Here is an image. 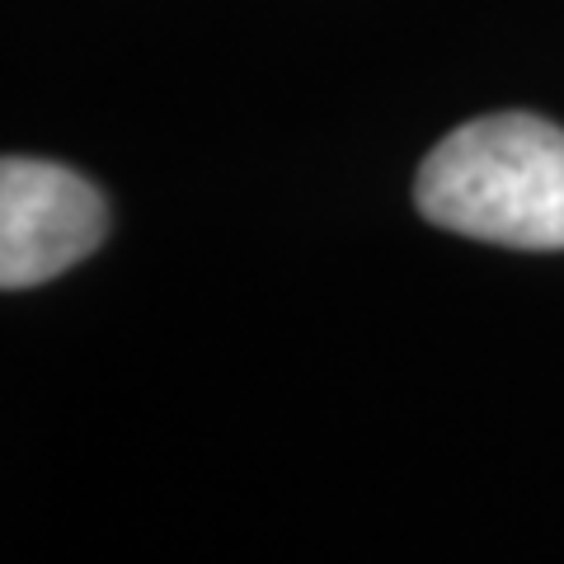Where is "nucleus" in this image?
Instances as JSON below:
<instances>
[{
  "label": "nucleus",
  "instance_id": "obj_2",
  "mask_svg": "<svg viewBox=\"0 0 564 564\" xmlns=\"http://www.w3.org/2000/svg\"><path fill=\"white\" fill-rule=\"evenodd\" d=\"M109 236L104 193L57 161L0 165V288L24 292L90 259Z\"/></svg>",
  "mask_w": 564,
  "mask_h": 564
},
{
  "label": "nucleus",
  "instance_id": "obj_1",
  "mask_svg": "<svg viewBox=\"0 0 564 564\" xmlns=\"http://www.w3.org/2000/svg\"><path fill=\"white\" fill-rule=\"evenodd\" d=\"M414 203L456 236L508 250H564V128L536 113L462 122L429 151Z\"/></svg>",
  "mask_w": 564,
  "mask_h": 564
}]
</instances>
